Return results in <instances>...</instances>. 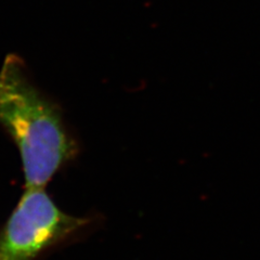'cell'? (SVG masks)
Returning <instances> with one entry per match:
<instances>
[{"instance_id": "6da1fadb", "label": "cell", "mask_w": 260, "mask_h": 260, "mask_svg": "<svg viewBox=\"0 0 260 260\" xmlns=\"http://www.w3.org/2000/svg\"><path fill=\"white\" fill-rule=\"evenodd\" d=\"M0 125L18 146L26 188H44L76 152L61 105L40 89L20 55L0 69Z\"/></svg>"}, {"instance_id": "7a4b0ae2", "label": "cell", "mask_w": 260, "mask_h": 260, "mask_svg": "<svg viewBox=\"0 0 260 260\" xmlns=\"http://www.w3.org/2000/svg\"><path fill=\"white\" fill-rule=\"evenodd\" d=\"M87 223L65 214L43 188H26L0 232V260H34Z\"/></svg>"}]
</instances>
